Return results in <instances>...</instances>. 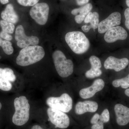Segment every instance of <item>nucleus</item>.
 <instances>
[{"label":"nucleus","mask_w":129,"mask_h":129,"mask_svg":"<svg viewBox=\"0 0 129 129\" xmlns=\"http://www.w3.org/2000/svg\"><path fill=\"white\" fill-rule=\"evenodd\" d=\"M117 124L119 126L127 125L129 123V108L122 104H117L114 106Z\"/></svg>","instance_id":"ddd939ff"},{"label":"nucleus","mask_w":129,"mask_h":129,"mask_svg":"<svg viewBox=\"0 0 129 129\" xmlns=\"http://www.w3.org/2000/svg\"><path fill=\"white\" fill-rule=\"evenodd\" d=\"M12 85L4 74L3 69L0 68V89L8 91L11 89Z\"/></svg>","instance_id":"dca6fc26"},{"label":"nucleus","mask_w":129,"mask_h":129,"mask_svg":"<svg viewBox=\"0 0 129 129\" xmlns=\"http://www.w3.org/2000/svg\"><path fill=\"white\" fill-rule=\"evenodd\" d=\"M2 107V105L1 103L0 102V110L1 109Z\"/></svg>","instance_id":"ea45409f"},{"label":"nucleus","mask_w":129,"mask_h":129,"mask_svg":"<svg viewBox=\"0 0 129 129\" xmlns=\"http://www.w3.org/2000/svg\"><path fill=\"white\" fill-rule=\"evenodd\" d=\"M89 61L91 68L95 69H100L101 68V62L99 58L96 56H91L89 58Z\"/></svg>","instance_id":"4be33fe9"},{"label":"nucleus","mask_w":129,"mask_h":129,"mask_svg":"<svg viewBox=\"0 0 129 129\" xmlns=\"http://www.w3.org/2000/svg\"><path fill=\"white\" fill-rule=\"evenodd\" d=\"M125 19H129V8L125 9L124 12Z\"/></svg>","instance_id":"72a5a7b5"},{"label":"nucleus","mask_w":129,"mask_h":129,"mask_svg":"<svg viewBox=\"0 0 129 129\" xmlns=\"http://www.w3.org/2000/svg\"><path fill=\"white\" fill-rule=\"evenodd\" d=\"M97 103L93 101H86L79 102L76 103L75 112L78 115H81L86 113H94L98 109Z\"/></svg>","instance_id":"4468645a"},{"label":"nucleus","mask_w":129,"mask_h":129,"mask_svg":"<svg viewBox=\"0 0 129 129\" xmlns=\"http://www.w3.org/2000/svg\"><path fill=\"white\" fill-rule=\"evenodd\" d=\"M99 118H100V115L99 114H95L91 119L90 121L91 124H94L96 123L99 121Z\"/></svg>","instance_id":"c85d7f7f"},{"label":"nucleus","mask_w":129,"mask_h":129,"mask_svg":"<svg viewBox=\"0 0 129 129\" xmlns=\"http://www.w3.org/2000/svg\"><path fill=\"white\" fill-rule=\"evenodd\" d=\"M15 112L12 122L17 126H22L28 122L29 117L30 106L26 97L21 96L16 98L14 102Z\"/></svg>","instance_id":"7ed1b4c3"},{"label":"nucleus","mask_w":129,"mask_h":129,"mask_svg":"<svg viewBox=\"0 0 129 129\" xmlns=\"http://www.w3.org/2000/svg\"><path fill=\"white\" fill-rule=\"evenodd\" d=\"M92 8V5L91 3H88L80 8L73 9L71 13L73 15L75 16L78 14L81 16H86L90 12Z\"/></svg>","instance_id":"f3484780"},{"label":"nucleus","mask_w":129,"mask_h":129,"mask_svg":"<svg viewBox=\"0 0 129 129\" xmlns=\"http://www.w3.org/2000/svg\"><path fill=\"white\" fill-rule=\"evenodd\" d=\"M0 25L4 32L9 34H12L14 32L15 26L13 24L3 20L0 21Z\"/></svg>","instance_id":"6ab92c4d"},{"label":"nucleus","mask_w":129,"mask_h":129,"mask_svg":"<svg viewBox=\"0 0 129 129\" xmlns=\"http://www.w3.org/2000/svg\"><path fill=\"white\" fill-rule=\"evenodd\" d=\"M19 4L23 6H34L39 0H17Z\"/></svg>","instance_id":"a878e982"},{"label":"nucleus","mask_w":129,"mask_h":129,"mask_svg":"<svg viewBox=\"0 0 129 129\" xmlns=\"http://www.w3.org/2000/svg\"><path fill=\"white\" fill-rule=\"evenodd\" d=\"M124 93L126 96L129 97V89H127L125 91Z\"/></svg>","instance_id":"e433bc0d"},{"label":"nucleus","mask_w":129,"mask_h":129,"mask_svg":"<svg viewBox=\"0 0 129 129\" xmlns=\"http://www.w3.org/2000/svg\"><path fill=\"white\" fill-rule=\"evenodd\" d=\"M49 7L45 3H37L30 9V17L38 24L45 25L48 20Z\"/></svg>","instance_id":"0eeeda50"},{"label":"nucleus","mask_w":129,"mask_h":129,"mask_svg":"<svg viewBox=\"0 0 129 129\" xmlns=\"http://www.w3.org/2000/svg\"><path fill=\"white\" fill-rule=\"evenodd\" d=\"M3 72L8 80L10 82H14L16 80V75L12 70L9 68L3 69Z\"/></svg>","instance_id":"5701e85b"},{"label":"nucleus","mask_w":129,"mask_h":129,"mask_svg":"<svg viewBox=\"0 0 129 129\" xmlns=\"http://www.w3.org/2000/svg\"><path fill=\"white\" fill-rule=\"evenodd\" d=\"M3 41V40H2V39L0 38V46H1L2 44Z\"/></svg>","instance_id":"58836bf2"},{"label":"nucleus","mask_w":129,"mask_h":129,"mask_svg":"<svg viewBox=\"0 0 129 129\" xmlns=\"http://www.w3.org/2000/svg\"><path fill=\"white\" fill-rule=\"evenodd\" d=\"M99 120L101 121L103 123L108 122L110 120V114L109 111L107 109H105L103 111L101 114L100 115Z\"/></svg>","instance_id":"393cba45"},{"label":"nucleus","mask_w":129,"mask_h":129,"mask_svg":"<svg viewBox=\"0 0 129 129\" xmlns=\"http://www.w3.org/2000/svg\"></svg>","instance_id":"a19ab883"},{"label":"nucleus","mask_w":129,"mask_h":129,"mask_svg":"<svg viewBox=\"0 0 129 129\" xmlns=\"http://www.w3.org/2000/svg\"><path fill=\"white\" fill-rule=\"evenodd\" d=\"M65 40L71 50L76 54L85 53L90 47L89 40L85 35L80 31L67 33L65 35Z\"/></svg>","instance_id":"f03ea898"},{"label":"nucleus","mask_w":129,"mask_h":129,"mask_svg":"<svg viewBox=\"0 0 129 129\" xmlns=\"http://www.w3.org/2000/svg\"><path fill=\"white\" fill-rule=\"evenodd\" d=\"M91 27L90 25H83L81 27L82 30L85 32H88L89 31Z\"/></svg>","instance_id":"473e14b6"},{"label":"nucleus","mask_w":129,"mask_h":129,"mask_svg":"<svg viewBox=\"0 0 129 129\" xmlns=\"http://www.w3.org/2000/svg\"><path fill=\"white\" fill-rule=\"evenodd\" d=\"M52 56L56 70L59 76L62 78H67L73 74L74 71L73 61L67 59L61 51H55Z\"/></svg>","instance_id":"20e7f679"},{"label":"nucleus","mask_w":129,"mask_h":129,"mask_svg":"<svg viewBox=\"0 0 129 129\" xmlns=\"http://www.w3.org/2000/svg\"><path fill=\"white\" fill-rule=\"evenodd\" d=\"M128 34L123 28L117 26L109 29L106 31L104 39L108 43H113L118 40H124L127 39Z\"/></svg>","instance_id":"9d476101"},{"label":"nucleus","mask_w":129,"mask_h":129,"mask_svg":"<svg viewBox=\"0 0 129 129\" xmlns=\"http://www.w3.org/2000/svg\"><path fill=\"white\" fill-rule=\"evenodd\" d=\"M112 84L115 88L121 86L123 89H127L129 87V74L125 78L114 80Z\"/></svg>","instance_id":"a211bd4d"},{"label":"nucleus","mask_w":129,"mask_h":129,"mask_svg":"<svg viewBox=\"0 0 129 129\" xmlns=\"http://www.w3.org/2000/svg\"><path fill=\"white\" fill-rule=\"evenodd\" d=\"M89 0H76V3L79 6L86 5L89 2Z\"/></svg>","instance_id":"2f4dec72"},{"label":"nucleus","mask_w":129,"mask_h":129,"mask_svg":"<svg viewBox=\"0 0 129 129\" xmlns=\"http://www.w3.org/2000/svg\"><path fill=\"white\" fill-rule=\"evenodd\" d=\"M102 72L101 69H95L91 68L86 72L85 76L89 79H93L95 77H99L101 75Z\"/></svg>","instance_id":"aec40b11"},{"label":"nucleus","mask_w":129,"mask_h":129,"mask_svg":"<svg viewBox=\"0 0 129 129\" xmlns=\"http://www.w3.org/2000/svg\"><path fill=\"white\" fill-rule=\"evenodd\" d=\"M1 47H2L4 52L7 55H10L13 53L14 49L11 42L7 40L3 41Z\"/></svg>","instance_id":"412c9836"},{"label":"nucleus","mask_w":129,"mask_h":129,"mask_svg":"<svg viewBox=\"0 0 129 129\" xmlns=\"http://www.w3.org/2000/svg\"><path fill=\"white\" fill-rule=\"evenodd\" d=\"M92 13L91 12H90L86 16L85 18V19L84 22L85 23H88L90 22L92 19Z\"/></svg>","instance_id":"7c9ffc66"},{"label":"nucleus","mask_w":129,"mask_h":129,"mask_svg":"<svg viewBox=\"0 0 129 129\" xmlns=\"http://www.w3.org/2000/svg\"><path fill=\"white\" fill-rule=\"evenodd\" d=\"M46 104L50 107L64 113H68L73 107V99L68 94L64 93L60 97H50Z\"/></svg>","instance_id":"39448f33"},{"label":"nucleus","mask_w":129,"mask_h":129,"mask_svg":"<svg viewBox=\"0 0 129 129\" xmlns=\"http://www.w3.org/2000/svg\"><path fill=\"white\" fill-rule=\"evenodd\" d=\"M15 39L18 46L22 48L37 45L39 42V39L36 36H27L25 34L23 27L22 25H18L16 28Z\"/></svg>","instance_id":"6e6552de"},{"label":"nucleus","mask_w":129,"mask_h":129,"mask_svg":"<svg viewBox=\"0 0 129 129\" xmlns=\"http://www.w3.org/2000/svg\"><path fill=\"white\" fill-rule=\"evenodd\" d=\"M105 83L103 80L99 79L96 80L89 87L81 89L79 91L80 96L83 99L91 98L96 92L101 90L104 88Z\"/></svg>","instance_id":"9b49d317"},{"label":"nucleus","mask_w":129,"mask_h":129,"mask_svg":"<svg viewBox=\"0 0 129 129\" xmlns=\"http://www.w3.org/2000/svg\"><path fill=\"white\" fill-rule=\"evenodd\" d=\"M104 123L99 120L96 123L92 124L91 127V129H104Z\"/></svg>","instance_id":"cd10ccee"},{"label":"nucleus","mask_w":129,"mask_h":129,"mask_svg":"<svg viewBox=\"0 0 129 129\" xmlns=\"http://www.w3.org/2000/svg\"><path fill=\"white\" fill-rule=\"evenodd\" d=\"M129 63V60L126 58H119L114 57H109L104 63V67L106 69L114 70L119 72L124 69Z\"/></svg>","instance_id":"f8f14e48"},{"label":"nucleus","mask_w":129,"mask_h":129,"mask_svg":"<svg viewBox=\"0 0 129 129\" xmlns=\"http://www.w3.org/2000/svg\"><path fill=\"white\" fill-rule=\"evenodd\" d=\"M126 5L129 7V0H126Z\"/></svg>","instance_id":"4c0bfd02"},{"label":"nucleus","mask_w":129,"mask_h":129,"mask_svg":"<svg viewBox=\"0 0 129 129\" xmlns=\"http://www.w3.org/2000/svg\"><path fill=\"white\" fill-rule=\"evenodd\" d=\"M0 37L6 40H12V36L9 34L8 33L2 31L0 32Z\"/></svg>","instance_id":"bb28decb"},{"label":"nucleus","mask_w":129,"mask_h":129,"mask_svg":"<svg viewBox=\"0 0 129 129\" xmlns=\"http://www.w3.org/2000/svg\"><path fill=\"white\" fill-rule=\"evenodd\" d=\"M31 129H43L41 126L40 125H34L32 127Z\"/></svg>","instance_id":"f704fd0d"},{"label":"nucleus","mask_w":129,"mask_h":129,"mask_svg":"<svg viewBox=\"0 0 129 129\" xmlns=\"http://www.w3.org/2000/svg\"><path fill=\"white\" fill-rule=\"evenodd\" d=\"M1 17L4 21L13 24L17 23L19 20L18 16L12 4H8L6 6L2 12Z\"/></svg>","instance_id":"2eb2a0df"},{"label":"nucleus","mask_w":129,"mask_h":129,"mask_svg":"<svg viewBox=\"0 0 129 129\" xmlns=\"http://www.w3.org/2000/svg\"><path fill=\"white\" fill-rule=\"evenodd\" d=\"M45 52L39 46H32L22 48L16 58L17 64L25 67L39 61L44 58Z\"/></svg>","instance_id":"f257e3e1"},{"label":"nucleus","mask_w":129,"mask_h":129,"mask_svg":"<svg viewBox=\"0 0 129 129\" xmlns=\"http://www.w3.org/2000/svg\"><path fill=\"white\" fill-rule=\"evenodd\" d=\"M85 17L86 16L78 15L75 16V20L77 23L80 24L84 20Z\"/></svg>","instance_id":"c756f323"},{"label":"nucleus","mask_w":129,"mask_h":129,"mask_svg":"<svg viewBox=\"0 0 129 129\" xmlns=\"http://www.w3.org/2000/svg\"><path fill=\"white\" fill-rule=\"evenodd\" d=\"M49 120L55 126L61 129H66L69 127V117L62 111L49 107L47 110Z\"/></svg>","instance_id":"423d86ee"},{"label":"nucleus","mask_w":129,"mask_h":129,"mask_svg":"<svg viewBox=\"0 0 129 129\" xmlns=\"http://www.w3.org/2000/svg\"><path fill=\"white\" fill-rule=\"evenodd\" d=\"M121 20V15L120 13L118 12L113 13L99 23L98 32L100 34H103L109 29L120 25Z\"/></svg>","instance_id":"1a4fd4ad"},{"label":"nucleus","mask_w":129,"mask_h":129,"mask_svg":"<svg viewBox=\"0 0 129 129\" xmlns=\"http://www.w3.org/2000/svg\"><path fill=\"white\" fill-rule=\"evenodd\" d=\"M0 2L3 5H5L9 2V0H0Z\"/></svg>","instance_id":"c9c22d12"},{"label":"nucleus","mask_w":129,"mask_h":129,"mask_svg":"<svg viewBox=\"0 0 129 129\" xmlns=\"http://www.w3.org/2000/svg\"><path fill=\"white\" fill-rule=\"evenodd\" d=\"M90 23V25L91 26V28L94 29V31H95V29L98 28L99 23V15L96 12H94L92 13V18Z\"/></svg>","instance_id":"b1692460"}]
</instances>
